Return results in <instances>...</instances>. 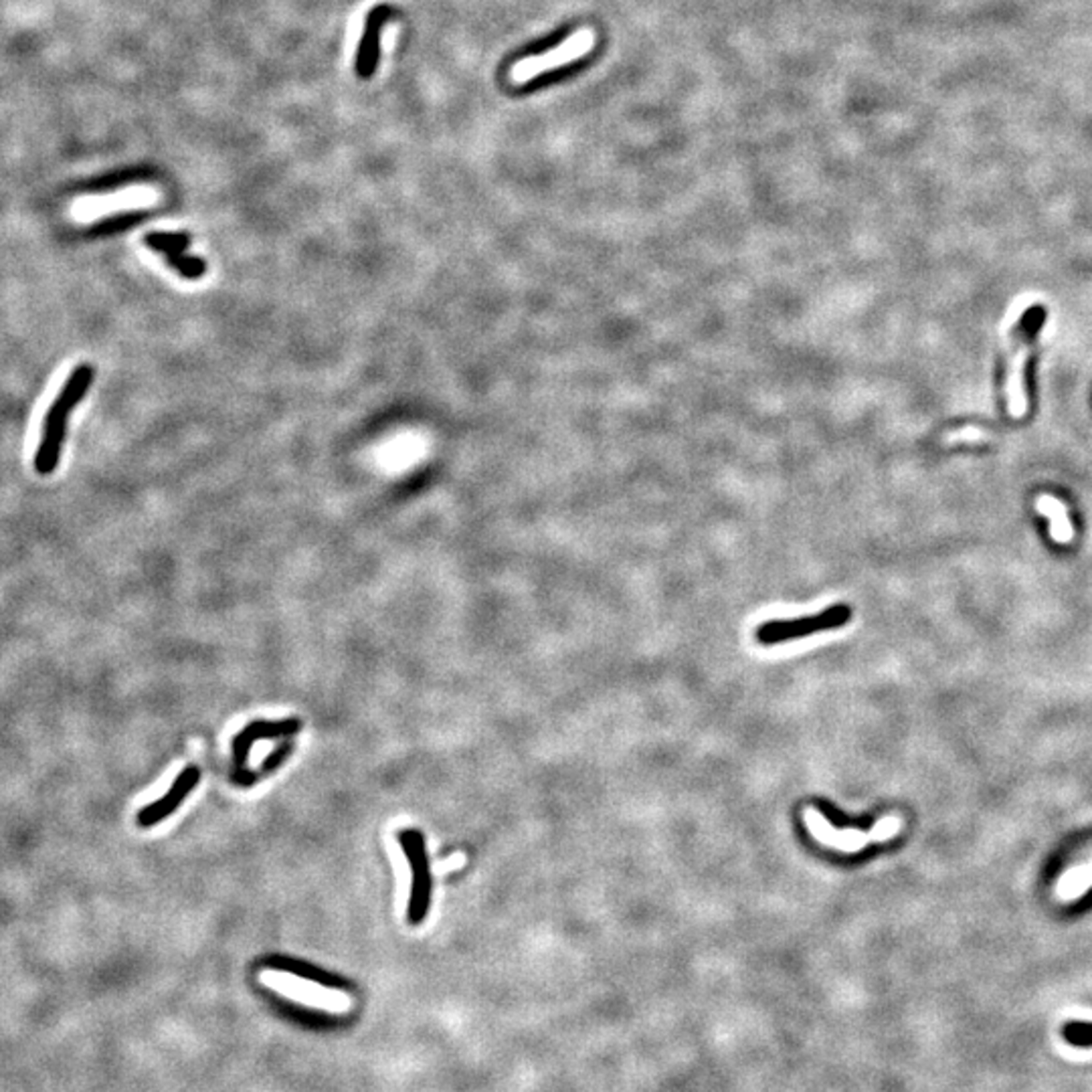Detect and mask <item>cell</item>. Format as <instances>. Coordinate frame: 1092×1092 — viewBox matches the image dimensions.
I'll use <instances>...</instances> for the list:
<instances>
[{
    "label": "cell",
    "instance_id": "1",
    "mask_svg": "<svg viewBox=\"0 0 1092 1092\" xmlns=\"http://www.w3.org/2000/svg\"><path fill=\"white\" fill-rule=\"evenodd\" d=\"M92 381H94V369L87 367V364H81V367H78L71 372L67 383L63 385V388H61L59 399L51 405V409H49L47 417H45L41 445H39V449H36V456H35V470L39 473L47 475L57 468L59 458H61L63 439H66L67 417H69L71 409L85 397Z\"/></svg>",
    "mask_w": 1092,
    "mask_h": 1092
},
{
    "label": "cell",
    "instance_id": "2",
    "mask_svg": "<svg viewBox=\"0 0 1092 1092\" xmlns=\"http://www.w3.org/2000/svg\"><path fill=\"white\" fill-rule=\"evenodd\" d=\"M261 983H266L268 987L275 989L278 994L290 997L294 1001H302L304 1006L310 1008H318L324 1012H332V1013H342L348 1012L350 1006H353V999H350L342 991H338L330 985L320 983V982H313V979L308 977H299L296 973L290 971H282V969H263L261 971Z\"/></svg>",
    "mask_w": 1092,
    "mask_h": 1092
},
{
    "label": "cell",
    "instance_id": "3",
    "mask_svg": "<svg viewBox=\"0 0 1092 1092\" xmlns=\"http://www.w3.org/2000/svg\"><path fill=\"white\" fill-rule=\"evenodd\" d=\"M400 848L411 868V895L407 907V921L411 925H421L431 905V870L427 858L425 837L419 830L399 832Z\"/></svg>",
    "mask_w": 1092,
    "mask_h": 1092
},
{
    "label": "cell",
    "instance_id": "4",
    "mask_svg": "<svg viewBox=\"0 0 1092 1092\" xmlns=\"http://www.w3.org/2000/svg\"><path fill=\"white\" fill-rule=\"evenodd\" d=\"M595 41H597V36H595L593 29L576 31L569 36L567 41H562L559 47L550 49L548 53L520 59L517 66L512 67L510 80H512V83L524 85V83H529L531 80H534L536 75H543V73H548L552 69L567 66V63L579 61L587 53H591V49L595 47Z\"/></svg>",
    "mask_w": 1092,
    "mask_h": 1092
},
{
    "label": "cell",
    "instance_id": "5",
    "mask_svg": "<svg viewBox=\"0 0 1092 1092\" xmlns=\"http://www.w3.org/2000/svg\"><path fill=\"white\" fill-rule=\"evenodd\" d=\"M852 619V609L848 605H832L822 613L809 615V618L794 619V621H769L763 623L757 630V639L763 646H773L781 642H791V639L808 637L827 630H839Z\"/></svg>",
    "mask_w": 1092,
    "mask_h": 1092
},
{
    "label": "cell",
    "instance_id": "6",
    "mask_svg": "<svg viewBox=\"0 0 1092 1092\" xmlns=\"http://www.w3.org/2000/svg\"><path fill=\"white\" fill-rule=\"evenodd\" d=\"M806 823L809 827V832L818 839H822V844L832 846V848L842 850V852H858L868 842H881V839H886L893 834H896V830L900 827L896 820H886V822L878 823L876 830L870 834L853 832V830L837 832L823 820V815L818 813V809H806Z\"/></svg>",
    "mask_w": 1092,
    "mask_h": 1092
},
{
    "label": "cell",
    "instance_id": "7",
    "mask_svg": "<svg viewBox=\"0 0 1092 1092\" xmlns=\"http://www.w3.org/2000/svg\"><path fill=\"white\" fill-rule=\"evenodd\" d=\"M1044 318V312L1040 308H1036L1030 316L1026 320V326L1022 328V342L1018 346V350L1010 357L1008 362V379H1006V391H1008V409L1013 417H1024L1026 411H1027V400H1026V393H1024V371H1026V360L1030 357V350H1032V336L1038 330V326Z\"/></svg>",
    "mask_w": 1092,
    "mask_h": 1092
},
{
    "label": "cell",
    "instance_id": "8",
    "mask_svg": "<svg viewBox=\"0 0 1092 1092\" xmlns=\"http://www.w3.org/2000/svg\"><path fill=\"white\" fill-rule=\"evenodd\" d=\"M158 200V193L154 188L150 186H134L128 188V191H122L116 195H109V197H94V198H83L81 203H78L75 207V215L81 221L87 219H95V217H102L106 212H116V211H124V209H136V207H150L154 205Z\"/></svg>",
    "mask_w": 1092,
    "mask_h": 1092
},
{
    "label": "cell",
    "instance_id": "9",
    "mask_svg": "<svg viewBox=\"0 0 1092 1092\" xmlns=\"http://www.w3.org/2000/svg\"><path fill=\"white\" fill-rule=\"evenodd\" d=\"M200 779V771L197 767H186L177 777V781L167 791L165 797H160L154 803H148L136 815V823L140 827H154L162 820H167L181 808V803L191 795V791L197 787Z\"/></svg>",
    "mask_w": 1092,
    "mask_h": 1092
},
{
    "label": "cell",
    "instance_id": "10",
    "mask_svg": "<svg viewBox=\"0 0 1092 1092\" xmlns=\"http://www.w3.org/2000/svg\"><path fill=\"white\" fill-rule=\"evenodd\" d=\"M299 722L298 719H285V721H278V722H268V721H255L247 724L243 731L233 738V761H235V767L237 769H243V764L247 763L249 757V750L254 747L257 740L261 738H278V736H285V735H294L299 731Z\"/></svg>",
    "mask_w": 1092,
    "mask_h": 1092
},
{
    "label": "cell",
    "instance_id": "11",
    "mask_svg": "<svg viewBox=\"0 0 1092 1092\" xmlns=\"http://www.w3.org/2000/svg\"><path fill=\"white\" fill-rule=\"evenodd\" d=\"M1036 508L1038 512L1046 514L1050 518V534L1056 543H1070L1072 541V526L1069 520V514H1066V508L1060 504L1056 498L1052 496H1038L1036 500Z\"/></svg>",
    "mask_w": 1092,
    "mask_h": 1092
},
{
    "label": "cell",
    "instance_id": "12",
    "mask_svg": "<svg viewBox=\"0 0 1092 1092\" xmlns=\"http://www.w3.org/2000/svg\"><path fill=\"white\" fill-rule=\"evenodd\" d=\"M146 245L154 251H160L162 255L168 259L179 257L186 254L188 245H191V235L184 233H150L146 235Z\"/></svg>",
    "mask_w": 1092,
    "mask_h": 1092
},
{
    "label": "cell",
    "instance_id": "13",
    "mask_svg": "<svg viewBox=\"0 0 1092 1092\" xmlns=\"http://www.w3.org/2000/svg\"><path fill=\"white\" fill-rule=\"evenodd\" d=\"M1062 1036L1070 1046L1092 1048V1024L1069 1022L1062 1027Z\"/></svg>",
    "mask_w": 1092,
    "mask_h": 1092
},
{
    "label": "cell",
    "instance_id": "14",
    "mask_svg": "<svg viewBox=\"0 0 1092 1092\" xmlns=\"http://www.w3.org/2000/svg\"><path fill=\"white\" fill-rule=\"evenodd\" d=\"M292 750H294V743H282L278 749H275V750L271 752V755H269L266 761H263V764H261V771H263V773H271V771H275V769H278L280 764H282V763H284L287 757L292 755Z\"/></svg>",
    "mask_w": 1092,
    "mask_h": 1092
},
{
    "label": "cell",
    "instance_id": "15",
    "mask_svg": "<svg viewBox=\"0 0 1092 1092\" xmlns=\"http://www.w3.org/2000/svg\"><path fill=\"white\" fill-rule=\"evenodd\" d=\"M945 439L947 442H973V444H977V442H985L987 433L983 430H977V427H965V430H957V431L949 433Z\"/></svg>",
    "mask_w": 1092,
    "mask_h": 1092
}]
</instances>
